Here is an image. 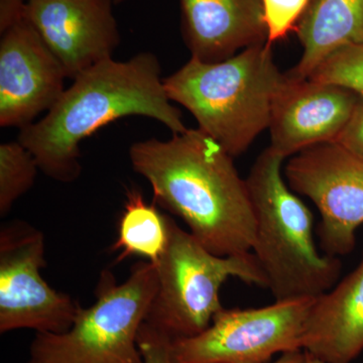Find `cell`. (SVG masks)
Segmentation results:
<instances>
[{"label": "cell", "mask_w": 363, "mask_h": 363, "mask_svg": "<svg viewBox=\"0 0 363 363\" xmlns=\"http://www.w3.org/2000/svg\"><path fill=\"white\" fill-rule=\"evenodd\" d=\"M285 76L272 104L269 147L286 159L318 143H335L360 95L342 86Z\"/></svg>", "instance_id": "cell-12"}, {"label": "cell", "mask_w": 363, "mask_h": 363, "mask_svg": "<svg viewBox=\"0 0 363 363\" xmlns=\"http://www.w3.org/2000/svg\"><path fill=\"white\" fill-rule=\"evenodd\" d=\"M284 161L285 157L269 147L248 174L255 218L252 252L274 301L317 298L333 288L342 264L337 257L318 252L312 212L289 187L281 169Z\"/></svg>", "instance_id": "cell-4"}, {"label": "cell", "mask_w": 363, "mask_h": 363, "mask_svg": "<svg viewBox=\"0 0 363 363\" xmlns=\"http://www.w3.org/2000/svg\"><path fill=\"white\" fill-rule=\"evenodd\" d=\"M271 45H253L218 63L191 58L164 79L172 102L235 157L269 130L272 104L285 81Z\"/></svg>", "instance_id": "cell-3"}, {"label": "cell", "mask_w": 363, "mask_h": 363, "mask_svg": "<svg viewBox=\"0 0 363 363\" xmlns=\"http://www.w3.org/2000/svg\"><path fill=\"white\" fill-rule=\"evenodd\" d=\"M45 234L28 222L0 228V333L32 329L35 333H63L80 309L68 294L48 285Z\"/></svg>", "instance_id": "cell-8"}, {"label": "cell", "mask_w": 363, "mask_h": 363, "mask_svg": "<svg viewBox=\"0 0 363 363\" xmlns=\"http://www.w3.org/2000/svg\"><path fill=\"white\" fill-rule=\"evenodd\" d=\"M39 171L32 152L18 140L0 145V216L33 187Z\"/></svg>", "instance_id": "cell-17"}, {"label": "cell", "mask_w": 363, "mask_h": 363, "mask_svg": "<svg viewBox=\"0 0 363 363\" xmlns=\"http://www.w3.org/2000/svg\"><path fill=\"white\" fill-rule=\"evenodd\" d=\"M63 66L30 21L1 33L0 126L26 128L49 111L65 91Z\"/></svg>", "instance_id": "cell-10"}, {"label": "cell", "mask_w": 363, "mask_h": 363, "mask_svg": "<svg viewBox=\"0 0 363 363\" xmlns=\"http://www.w3.org/2000/svg\"><path fill=\"white\" fill-rule=\"evenodd\" d=\"M133 116L160 121L173 135L188 130L152 52L128 61L106 60L79 74L44 118L21 128L18 140L45 175L71 183L82 171L80 143L106 124Z\"/></svg>", "instance_id": "cell-2"}, {"label": "cell", "mask_w": 363, "mask_h": 363, "mask_svg": "<svg viewBox=\"0 0 363 363\" xmlns=\"http://www.w3.org/2000/svg\"><path fill=\"white\" fill-rule=\"evenodd\" d=\"M184 42L191 58L218 63L267 44L262 0H180Z\"/></svg>", "instance_id": "cell-13"}, {"label": "cell", "mask_w": 363, "mask_h": 363, "mask_svg": "<svg viewBox=\"0 0 363 363\" xmlns=\"http://www.w3.org/2000/svg\"><path fill=\"white\" fill-rule=\"evenodd\" d=\"M124 1H126V0H114V4H121V2H124Z\"/></svg>", "instance_id": "cell-25"}, {"label": "cell", "mask_w": 363, "mask_h": 363, "mask_svg": "<svg viewBox=\"0 0 363 363\" xmlns=\"http://www.w3.org/2000/svg\"><path fill=\"white\" fill-rule=\"evenodd\" d=\"M133 171L152 186L154 201L177 215L209 252H252L255 218L247 179L233 157L197 128L131 145Z\"/></svg>", "instance_id": "cell-1"}, {"label": "cell", "mask_w": 363, "mask_h": 363, "mask_svg": "<svg viewBox=\"0 0 363 363\" xmlns=\"http://www.w3.org/2000/svg\"><path fill=\"white\" fill-rule=\"evenodd\" d=\"M168 242L169 216L162 214L155 204H147L135 189L128 190L111 247V252H119L116 262L138 255L156 264Z\"/></svg>", "instance_id": "cell-16"}, {"label": "cell", "mask_w": 363, "mask_h": 363, "mask_svg": "<svg viewBox=\"0 0 363 363\" xmlns=\"http://www.w3.org/2000/svg\"><path fill=\"white\" fill-rule=\"evenodd\" d=\"M28 0H0V33L26 20Z\"/></svg>", "instance_id": "cell-22"}, {"label": "cell", "mask_w": 363, "mask_h": 363, "mask_svg": "<svg viewBox=\"0 0 363 363\" xmlns=\"http://www.w3.org/2000/svg\"><path fill=\"white\" fill-rule=\"evenodd\" d=\"M305 352L304 363H325L322 362L319 358L315 357L314 355L310 354V353Z\"/></svg>", "instance_id": "cell-24"}, {"label": "cell", "mask_w": 363, "mask_h": 363, "mask_svg": "<svg viewBox=\"0 0 363 363\" xmlns=\"http://www.w3.org/2000/svg\"><path fill=\"white\" fill-rule=\"evenodd\" d=\"M304 351H294V352L284 353L278 359L269 363H304Z\"/></svg>", "instance_id": "cell-23"}, {"label": "cell", "mask_w": 363, "mask_h": 363, "mask_svg": "<svg viewBox=\"0 0 363 363\" xmlns=\"http://www.w3.org/2000/svg\"><path fill=\"white\" fill-rule=\"evenodd\" d=\"M295 32L302 56L286 74L304 80L333 52L363 43V0H311Z\"/></svg>", "instance_id": "cell-15"}, {"label": "cell", "mask_w": 363, "mask_h": 363, "mask_svg": "<svg viewBox=\"0 0 363 363\" xmlns=\"http://www.w3.org/2000/svg\"><path fill=\"white\" fill-rule=\"evenodd\" d=\"M284 176L319 210L323 252L337 257L353 252L363 224V161L338 143H318L291 157Z\"/></svg>", "instance_id": "cell-9"}, {"label": "cell", "mask_w": 363, "mask_h": 363, "mask_svg": "<svg viewBox=\"0 0 363 363\" xmlns=\"http://www.w3.org/2000/svg\"><path fill=\"white\" fill-rule=\"evenodd\" d=\"M157 290V266L147 260L133 264L121 284L104 269L94 304L81 306L63 333H35L28 363H143L138 332Z\"/></svg>", "instance_id": "cell-5"}, {"label": "cell", "mask_w": 363, "mask_h": 363, "mask_svg": "<svg viewBox=\"0 0 363 363\" xmlns=\"http://www.w3.org/2000/svg\"><path fill=\"white\" fill-rule=\"evenodd\" d=\"M308 79L342 86L363 96V43L333 52Z\"/></svg>", "instance_id": "cell-18"}, {"label": "cell", "mask_w": 363, "mask_h": 363, "mask_svg": "<svg viewBox=\"0 0 363 363\" xmlns=\"http://www.w3.org/2000/svg\"><path fill=\"white\" fill-rule=\"evenodd\" d=\"M315 298L274 301L248 309H223L192 337L172 340V363H269L300 351Z\"/></svg>", "instance_id": "cell-7"}, {"label": "cell", "mask_w": 363, "mask_h": 363, "mask_svg": "<svg viewBox=\"0 0 363 363\" xmlns=\"http://www.w3.org/2000/svg\"><path fill=\"white\" fill-rule=\"evenodd\" d=\"M335 143L363 161V96L358 99L350 121Z\"/></svg>", "instance_id": "cell-21"}, {"label": "cell", "mask_w": 363, "mask_h": 363, "mask_svg": "<svg viewBox=\"0 0 363 363\" xmlns=\"http://www.w3.org/2000/svg\"><path fill=\"white\" fill-rule=\"evenodd\" d=\"M311 0H262L267 44L271 45L285 40L296 30Z\"/></svg>", "instance_id": "cell-19"}, {"label": "cell", "mask_w": 363, "mask_h": 363, "mask_svg": "<svg viewBox=\"0 0 363 363\" xmlns=\"http://www.w3.org/2000/svg\"><path fill=\"white\" fill-rule=\"evenodd\" d=\"M138 344L143 363H172V339L145 322L138 332Z\"/></svg>", "instance_id": "cell-20"}, {"label": "cell", "mask_w": 363, "mask_h": 363, "mask_svg": "<svg viewBox=\"0 0 363 363\" xmlns=\"http://www.w3.org/2000/svg\"><path fill=\"white\" fill-rule=\"evenodd\" d=\"M157 290L145 323L172 340L192 337L223 309L221 286L229 278L267 289L259 260L252 252L220 257L169 217V242L156 264Z\"/></svg>", "instance_id": "cell-6"}, {"label": "cell", "mask_w": 363, "mask_h": 363, "mask_svg": "<svg viewBox=\"0 0 363 363\" xmlns=\"http://www.w3.org/2000/svg\"><path fill=\"white\" fill-rule=\"evenodd\" d=\"M114 0H28L26 20L74 79L106 60L121 44Z\"/></svg>", "instance_id": "cell-11"}, {"label": "cell", "mask_w": 363, "mask_h": 363, "mask_svg": "<svg viewBox=\"0 0 363 363\" xmlns=\"http://www.w3.org/2000/svg\"><path fill=\"white\" fill-rule=\"evenodd\" d=\"M302 347L325 363H351L363 351V255L354 271L315 298Z\"/></svg>", "instance_id": "cell-14"}]
</instances>
